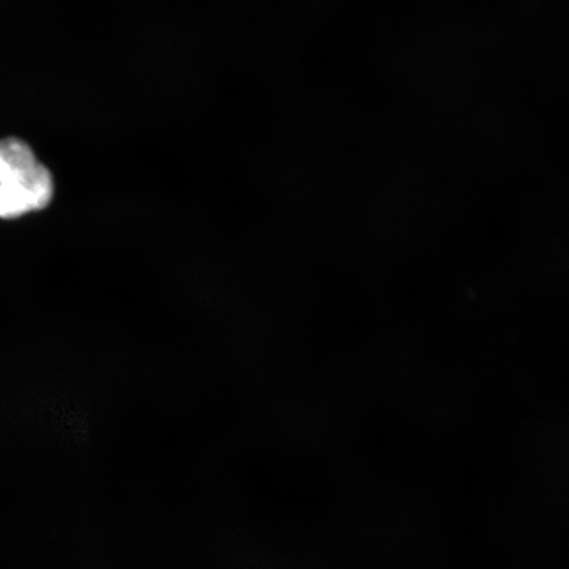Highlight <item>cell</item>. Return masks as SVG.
Listing matches in <instances>:
<instances>
[{
    "label": "cell",
    "mask_w": 569,
    "mask_h": 569,
    "mask_svg": "<svg viewBox=\"0 0 569 569\" xmlns=\"http://www.w3.org/2000/svg\"><path fill=\"white\" fill-rule=\"evenodd\" d=\"M54 196L53 176L46 166L21 180L0 182V218L17 219L48 208Z\"/></svg>",
    "instance_id": "1"
},
{
    "label": "cell",
    "mask_w": 569,
    "mask_h": 569,
    "mask_svg": "<svg viewBox=\"0 0 569 569\" xmlns=\"http://www.w3.org/2000/svg\"><path fill=\"white\" fill-rule=\"evenodd\" d=\"M41 162L23 140H0V182L21 180L39 169Z\"/></svg>",
    "instance_id": "2"
}]
</instances>
